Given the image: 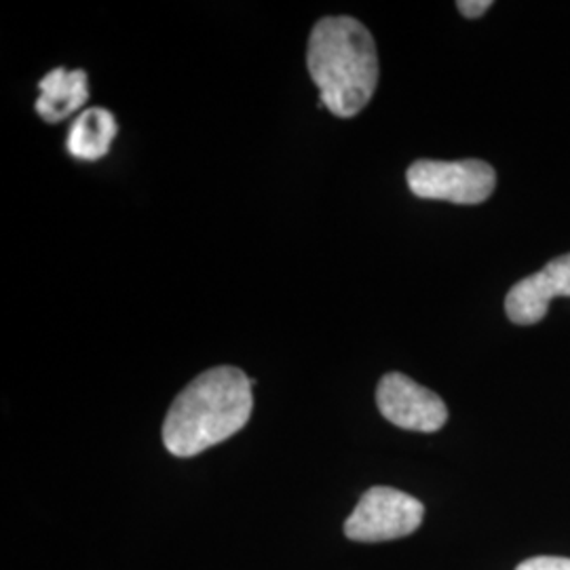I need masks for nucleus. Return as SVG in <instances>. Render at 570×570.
Masks as SVG:
<instances>
[{"instance_id": "obj_8", "label": "nucleus", "mask_w": 570, "mask_h": 570, "mask_svg": "<svg viewBox=\"0 0 570 570\" xmlns=\"http://www.w3.org/2000/svg\"><path fill=\"white\" fill-rule=\"evenodd\" d=\"M119 125L110 110L94 106L82 110L77 121L70 125L66 148L79 161H98L108 155L117 138Z\"/></svg>"}, {"instance_id": "obj_4", "label": "nucleus", "mask_w": 570, "mask_h": 570, "mask_svg": "<svg viewBox=\"0 0 570 570\" xmlns=\"http://www.w3.org/2000/svg\"><path fill=\"white\" fill-rule=\"evenodd\" d=\"M425 508L419 499L389 487H374L346 518L345 534L362 543H381L412 534L421 527Z\"/></svg>"}, {"instance_id": "obj_10", "label": "nucleus", "mask_w": 570, "mask_h": 570, "mask_svg": "<svg viewBox=\"0 0 570 570\" xmlns=\"http://www.w3.org/2000/svg\"><path fill=\"white\" fill-rule=\"evenodd\" d=\"M456 7H459V11H461L465 18L475 20V18H482V16L489 11L490 7H492V2H490V0H459Z\"/></svg>"}, {"instance_id": "obj_3", "label": "nucleus", "mask_w": 570, "mask_h": 570, "mask_svg": "<svg viewBox=\"0 0 570 570\" xmlns=\"http://www.w3.org/2000/svg\"><path fill=\"white\" fill-rule=\"evenodd\" d=\"M407 188L419 199L478 205L489 202L497 186V171L487 161H431L421 159L407 167Z\"/></svg>"}, {"instance_id": "obj_7", "label": "nucleus", "mask_w": 570, "mask_h": 570, "mask_svg": "<svg viewBox=\"0 0 570 570\" xmlns=\"http://www.w3.org/2000/svg\"><path fill=\"white\" fill-rule=\"evenodd\" d=\"M41 96L35 104L42 121L60 122L81 110L89 100V81L85 70L56 68L39 82Z\"/></svg>"}, {"instance_id": "obj_1", "label": "nucleus", "mask_w": 570, "mask_h": 570, "mask_svg": "<svg viewBox=\"0 0 570 570\" xmlns=\"http://www.w3.org/2000/svg\"><path fill=\"white\" fill-rule=\"evenodd\" d=\"M252 385L239 367L218 366L199 374L165 416V449L186 459L233 438L252 416Z\"/></svg>"}, {"instance_id": "obj_9", "label": "nucleus", "mask_w": 570, "mask_h": 570, "mask_svg": "<svg viewBox=\"0 0 570 570\" xmlns=\"http://www.w3.org/2000/svg\"><path fill=\"white\" fill-rule=\"evenodd\" d=\"M515 570H570V558H556V556H539L522 562Z\"/></svg>"}, {"instance_id": "obj_5", "label": "nucleus", "mask_w": 570, "mask_h": 570, "mask_svg": "<svg viewBox=\"0 0 570 570\" xmlns=\"http://www.w3.org/2000/svg\"><path fill=\"white\" fill-rule=\"evenodd\" d=\"M376 406L389 423L406 431L433 433L449 421V407L442 397L400 372L381 379Z\"/></svg>"}, {"instance_id": "obj_2", "label": "nucleus", "mask_w": 570, "mask_h": 570, "mask_svg": "<svg viewBox=\"0 0 570 570\" xmlns=\"http://www.w3.org/2000/svg\"><path fill=\"white\" fill-rule=\"evenodd\" d=\"M306 66L322 106L341 119L366 108L379 85V53L366 26L355 18H324L313 26Z\"/></svg>"}, {"instance_id": "obj_6", "label": "nucleus", "mask_w": 570, "mask_h": 570, "mask_svg": "<svg viewBox=\"0 0 570 570\" xmlns=\"http://www.w3.org/2000/svg\"><path fill=\"white\" fill-rule=\"evenodd\" d=\"M558 296L570 298V254L553 258L539 273L513 285L505 298V313L515 326H534Z\"/></svg>"}]
</instances>
